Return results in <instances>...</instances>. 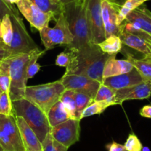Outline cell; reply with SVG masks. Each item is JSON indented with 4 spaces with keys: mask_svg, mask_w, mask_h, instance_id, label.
<instances>
[{
    "mask_svg": "<svg viewBox=\"0 0 151 151\" xmlns=\"http://www.w3.org/2000/svg\"><path fill=\"white\" fill-rule=\"evenodd\" d=\"M0 151H4V150H3L2 147L1 146V145H0Z\"/></svg>",
    "mask_w": 151,
    "mask_h": 151,
    "instance_id": "b9f144b4",
    "label": "cell"
},
{
    "mask_svg": "<svg viewBox=\"0 0 151 151\" xmlns=\"http://www.w3.org/2000/svg\"><path fill=\"white\" fill-rule=\"evenodd\" d=\"M76 91L70 89H65L60 97V101L64 104L67 111L69 113L71 119H76V103H75Z\"/></svg>",
    "mask_w": 151,
    "mask_h": 151,
    "instance_id": "484cf974",
    "label": "cell"
},
{
    "mask_svg": "<svg viewBox=\"0 0 151 151\" xmlns=\"http://www.w3.org/2000/svg\"><path fill=\"white\" fill-rule=\"evenodd\" d=\"M10 72L7 60L0 62V89L2 91L9 92L10 87Z\"/></svg>",
    "mask_w": 151,
    "mask_h": 151,
    "instance_id": "83f0119b",
    "label": "cell"
},
{
    "mask_svg": "<svg viewBox=\"0 0 151 151\" xmlns=\"http://www.w3.org/2000/svg\"><path fill=\"white\" fill-rule=\"evenodd\" d=\"M102 14L105 31V38L119 35L120 27L117 24L119 7L114 0H101Z\"/></svg>",
    "mask_w": 151,
    "mask_h": 151,
    "instance_id": "4fadbf2b",
    "label": "cell"
},
{
    "mask_svg": "<svg viewBox=\"0 0 151 151\" xmlns=\"http://www.w3.org/2000/svg\"><path fill=\"white\" fill-rule=\"evenodd\" d=\"M87 0H76L64 5L69 28L73 35V40L68 48H79L91 44L92 38L87 16Z\"/></svg>",
    "mask_w": 151,
    "mask_h": 151,
    "instance_id": "7a4b0ae2",
    "label": "cell"
},
{
    "mask_svg": "<svg viewBox=\"0 0 151 151\" xmlns=\"http://www.w3.org/2000/svg\"><path fill=\"white\" fill-rule=\"evenodd\" d=\"M21 138L26 151H42L41 142L32 128L21 116H16Z\"/></svg>",
    "mask_w": 151,
    "mask_h": 151,
    "instance_id": "e0dca14e",
    "label": "cell"
},
{
    "mask_svg": "<svg viewBox=\"0 0 151 151\" xmlns=\"http://www.w3.org/2000/svg\"><path fill=\"white\" fill-rule=\"evenodd\" d=\"M139 114L144 118L151 119V105H147L140 109Z\"/></svg>",
    "mask_w": 151,
    "mask_h": 151,
    "instance_id": "74e56055",
    "label": "cell"
},
{
    "mask_svg": "<svg viewBox=\"0 0 151 151\" xmlns=\"http://www.w3.org/2000/svg\"><path fill=\"white\" fill-rule=\"evenodd\" d=\"M1 32H2V41L7 45H10L13 38V24L10 16L5 15L1 19Z\"/></svg>",
    "mask_w": 151,
    "mask_h": 151,
    "instance_id": "f1b7e54d",
    "label": "cell"
},
{
    "mask_svg": "<svg viewBox=\"0 0 151 151\" xmlns=\"http://www.w3.org/2000/svg\"><path fill=\"white\" fill-rule=\"evenodd\" d=\"M47 119L51 128L71 119L69 113L67 111L63 103L59 100L49 110L47 114Z\"/></svg>",
    "mask_w": 151,
    "mask_h": 151,
    "instance_id": "ffe728a7",
    "label": "cell"
},
{
    "mask_svg": "<svg viewBox=\"0 0 151 151\" xmlns=\"http://www.w3.org/2000/svg\"><path fill=\"white\" fill-rule=\"evenodd\" d=\"M13 24V38L9 46L12 55L22 53H30L38 50L36 45L28 33L20 16H10Z\"/></svg>",
    "mask_w": 151,
    "mask_h": 151,
    "instance_id": "ba28073f",
    "label": "cell"
},
{
    "mask_svg": "<svg viewBox=\"0 0 151 151\" xmlns=\"http://www.w3.org/2000/svg\"><path fill=\"white\" fill-rule=\"evenodd\" d=\"M76 1V0H59V1H60L62 4H64V5L68 4V3L72 2V1Z\"/></svg>",
    "mask_w": 151,
    "mask_h": 151,
    "instance_id": "f35d334b",
    "label": "cell"
},
{
    "mask_svg": "<svg viewBox=\"0 0 151 151\" xmlns=\"http://www.w3.org/2000/svg\"><path fill=\"white\" fill-rule=\"evenodd\" d=\"M87 16L92 42L99 44L105 39V31L102 14L101 0H87Z\"/></svg>",
    "mask_w": 151,
    "mask_h": 151,
    "instance_id": "30bf717a",
    "label": "cell"
},
{
    "mask_svg": "<svg viewBox=\"0 0 151 151\" xmlns=\"http://www.w3.org/2000/svg\"><path fill=\"white\" fill-rule=\"evenodd\" d=\"M124 22L135 24L151 36V11L144 4L130 12Z\"/></svg>",
    "mask_w": 151,
    "mask_h": 151,
    "instance_id": "ac0fdd59",
    "label": "cell"
},
{
    "mask_svg": "<svg viewBox=\"0 0 151 151\" xmlns=\"http://www.w3.org/2000/svg\"><path fill=\"white\" fill-rule=\"evenodd\" d=\"M116 90H114L107 86L103 83H101L93 101H106L111 106H115V96Z\"/></svg>",
    "mask_w": 151,
    "mask_h": 151,
    "instance_id": "4316f807",
    "label": "cell"
},
{
    "mask_svg": "<svg viewBox=\"0 0 151 151\" xmlns=\"http://www.w3.org/2000/svg\"><path fill=\"white\" fill-rule=\"evenodd\" d=\"M12 55L9 46L4 44L2 41H0V62L6 60Z\"/></svg>",
    "mask_w": 151,
    "mask_h": 151,
    "instance_id": "d590c367",
    "label": "cell"
},
{
    "mask_svg": "<svg viewBox=\"0 0 151 151\" xmlns=\"http://www.w3.org/2000/svg\"><path fill=\"white\" fill-rule=\"evenodd\" d=\"M41 43L45 50H51L58 45H69L73 40V35L69 28L68 20L65 13H62L53 28L49 27L39 31Z\"/></svg>",
    "mask_w": 151,
    "mask_h": 151,
    "instance_id": "8992f818",
    "label": "cell"
},
{
    "mask_svg": "<svg viewBox=\"0 0 151 151\" xmlns=\"http://www.w3.org/2000/svg\"><path fill=\"white\" fill-rule=\"evenodd\" d=\"M65 50L70 55V61L66 67L64 75H84L103 82V70L106 62L116 55L104 53L98 44H87L79 48H68Z\"/></svg>",
    "mask_w": 151,
    "mask_h": 151,
    "instance_id": "6da1fadb",
    "label": "cell"
},
{
    "mask_svg": "<svg viewBox=\"0 0 151 151\" xmlns=\"http://www.w3.org/2000/svg\"><path fill=\"white\" fill-rule=\"evenodd\" d=\"M32 53L33 51L30 53L13 55L6 59L11 80L9 94L12 101L24 98L28 81L26 69Z\"/></svg>",
    "mask_w": 151,
    "mask_h": 151,
    "instance_id": "5b68a950",
    "label": "cell"
},
{
    "mask_svg": "<svg viewBox=\"0 0 151 151\" xmlns=\"http://www.w3.org/2000/svg\"><path fill=\"white\" fill-rule=\"evenodd\" d=\"M42 151H68V147L56 141L49 133L41 142Z\"/></svg>",
    "mask_w": 151,
    "mask_h": 151,
    "instance_id": "4dcf8cb0",
    "label": "cell"
},
{
    "mask_svg": "<svg viewBox=\"0 0 151 151\" xmlns=\"http://www.w3.org/2000/svg\"><path fill=\"white\" fill-rule=\"evenodd\" d=\"M147 1H150V0H147Z\"/></svg>",
    "mask_w": 151,
    "mask_h": 151,
    "instance_id": "f6af8a7d",
    "label": "cell"
},
{
    "mask_svg": "<svg viewBox=\"0 0 151 151\" xmlns=\"http://www.w3.org/2000/svg\"><path fill=\"white\" fill-rule=\"evenodd\" d=\"M65 90L60 80L41 85L27 86L24 98L38 106L47 114L50 108L60 100Z\"/></svg>",
    "mask_w": 151,
    "mask_h": 151,
    "instance_id": "277c9868",
    "label": "cell"
},
{
    "mask_svg": "<svg viewBox=\"0 0 151 151\" xmlns=\"http://www.w3.org/2000/svg\"><path fill=\"white\" fill-rule=\"evenodd\" d=\"M30 1L33 3L44 13L53 14L56 20L59 18V15L64 12V4H62L59 0H30Z\"/></svg>",
    "mask_w": 151,
    "mask_h": 151,
    "instance_id": "7402d4cb",
    "label": "cell"
},
{
    "mask_svg": "<svg viewBox=\"0 0 151 151\" xmlns=\"http://www.w3.org/2000/svg\"><path fill=\"white\" fill-rule=\"evenodd\" d=\"M114 1L118 4L119 7L117 24L120 27L130 12L143 4L147 0H114Z\"/></svg>",
    "mask_w": 151,
    "mask_h": 151,
    "instance_id": "603a6c76",
    "label": "cell"
},
{
    "mask_svg": "<svg viewBox=\"0 0 151 151\" xmlns=\"http://www.w3.org/2000/svg\"><path fill=\"white\" fill-rule=\"evenodd\" d=\"M12 103L15 116L23 118L42 142L51 130L47 114L38 106L25 98L12 101Z\"/></svg>",
    "mask_w": 151,
    "mask_h": 151,
    "instance_id": "3957f363",
    "label": "cell"
},
{
    "mask_svg": "<svg viewBox=\"0 0 151 151\" xmlns=\"http://www.w3.org/2000/svg\"><path fill=\"white\" fill-rule=\"evenodd\" d=\"M93 102V99L87 94H83V93L76 92L75 93V103H76V119H80L81 112L84 111L87 106L91 104ZM81 120V119H80Z\"/></svg>",
    "mask_w": 151,
    "mask_h": 151,
    "instance_id": "f546056e",
    "label": "cell"
},
{
    "mask_svg": "<svg viewBox=\"0 0 151 151\" xmlns=\"http://www.w3.org/2000/svg\"><path fill=\"white\" fill-rule=\"evenodd\" d=\"M18 10L30 24L31 27L40 30L48 27L51 20L56 22L55 16L51 13H46L41 11L30 0H20L16 3Z\"/></svg>",
    "mask_w": 151,
    "mask_h": 151,
    "instance_id": "9c48e42d",
    "label": "cell"
},
{
    "mask_svg": "<svg viewBox=\"0 0 151 151\" xmlns=\"http://www.w3.org/2000/svg\"><path fill=\"white\" fill-rule=\"evenodd\" d=\"M9 16H20L18 8H16L14 4H11L7 2V0H0V20L5 15Z\"/></svg>",
    "mask_w": 151,
    "mask_h": 151,
    "instance_id": "d6a6232c",
    "label": "cell"
},
{
    "mask_svg": "<svg viewBox=\"0 0 151 151\" xmlns=\"http://www.w3.org/2000/svg\"><path fill=\"white\" fill-rule=\"evenodd\" d=\"M150 43H151V39H150Z\"/></svg>",
    "mask_w": 151,
    "mask_h": 151,
    "instance_id": "ee69618b",
    "label": "cell"
},
{
    "mask_svg": "<svg viewBox=\"0 0 151 151\" xmlns=\"http://www.w3.org/2000/svg\"><path fill=\"white\" fill-rule=\"evenodd\" d=\"M111 105L106 101H93L84 109L80 116V119L89 117L93 115L101 114Z\"/></svg>",
    "mask_w": 151,
    "mask_h": 151,
    "instance_id": "d4e9b609",
    "label": "cell"
},
{
    "mask_svg": "<svg viewBox=\"0 0 151 151\" xmlns=\"http://www.w3.org/2000/svg\"><path fill=\"white\" fill-rule=\"evenodd\" d=\"M124 145L127 151H142L143 148L140 140L133 134L128 136Z\"/></svg>",
    "mask_w": 151,
    "mask_h": 151,
    "instance_id": "836d02e7",
    "label": "cell"
},
{
    "mask_svg": "<svg viewBox=\"0 0 151 151\" xmlns=\"http://www.w3.org/2000/svg\"><path fill=\"white\" fill-rule=\"evenodd\" d=\"M118 36L124 45L142 54V59L151 62V43L149 41L139 35L124 31H121Z\"/></svg>",
    "mask_w": 151,
    "mask_h": 151,
    "instance_id": "2e32d148",
    "label": "cell"
},
{
    "mask_svg": "<svg viewBox=\"0 0 151 151\" xmlns=\"http://www.w3.org/2000/svg\"><path fill=\"white\" fill-rule=\"evenodd\" d=\"M20 0H7V2H9L11 4H16V3L19 2Z\"/></svg>",
    "mask_w": 151,
    "mask_h": 151,
    "instance_id": "ab89813d",
    "label": "cell"
},
{
    "mask_svg": "<svg viewBox=\"0 0 151 151\" xmlns=\"http://www.w3.org/2000/svg\"><path fill=\"white\" fill-rule=\"evenodd\" d=\"M151 97V80L116 90L115 96V105H121L124 101L132 100H144Z\"/></svg>",
    "mask_w": 151,
    "mask_h": 151,
    "instance_id": "5bb4252c",
    "label": "cell"
},
{
    "mask_svg": "<svg viewBox=\"0 0 151 151\" xmlns=\"http://www.w3.org/2000/svg\"><path fill=\"white\" fill-rule=\"evenodd\" d=\"M133 69V66L127 59L118 60L115 59V56L110 58L105 63L103 70V79L109 77L116 76L121 74L130 72Z\"/></svg>",
    "mask_w": 151,
    "mask_h": 151,
    "instance_id": "d6986e66",
    "label": "cell"
},
{
    "mask_svg": "<svg viewBox=\"0 0 151 151\" xmlns=\"http://www.w3.org/2000/svg\"><path fill=\"white\" fill-rule=\"evenodd\" d=\"M0 114L7 116H15L12 100L7 91H2L0 95Z\"/></svg>",
    "mask_w": 151,
    "mask_h": 151,
    "instance_id": "1f68e13d",
    "label": "cell"
},
{
    "mask_svg": "<svg viewBox=\"0 0 151 151\" xmlns=\"http://www.w3.org/2000/svg\"><path fill=\"white\" fill-rule=\"evenodd\" d=\"M0 145L4 151H26L15 116L0 114Z\"/></svg>",
    "mask_w": 151,
    "mask_h": 151,
    "instance_id": "52a82bcc",
    "label": "cell"
},
{
    "mask_svg": "<svg viewBox=\"0 0 151 151\" xmlns=\"http://www.w3.org/2000/svg\"><path fill=\"white\" fill-rule=\"evenodd\" d=\"M106 148L108 151H126L124 145L119 144V143L113 142L112 143L107 145Z\"/></svg>",
    "mask_w": 151,
    "mask_h": 151,
    "instance_id": "8d00e7d4",
    "label": "cell"
},
{
    "mask_svg": "<svg viewBox=\"0 0 151 151\" xmlns=\"http://www.w3.org/2000/svg\"><path fill=\"white\" fill-rule=\"evenodd\" d=\"M0 41H2V32H1V20H0Z\"/></svg>",
    "mask_w": 151,
    "mask_h": 151,
    "instance_id": "60d3db41",
    "label": "cell"
},
{
    "mask_svg": "<svg viewBox=\"0 0 151 151\" xmlns=\"http://www.w3.org/2000/svg\"><path fill=\"white\" fill-rule=\"evenodd\" d=\"M99 47L104 53L108 55H117L123 48V43L118 35H113L99 43Z\"/></svg>",
    "mask_w": 151,
    "mask_h": 151,
    "instance_id": "cb8c5ba5",
    "label": "cell"
},
{
    "mask_svg": "<svg viewBox=\"0 0 151 151\" xmlns=\"http://www.w3.org/2000/svg\"><path fill=\"white\" fill-rule=\"evenodd\" d=\"M80 119H69L51 128L52 137L69 148L78 142L80 137Z\"/></svg>",
    "mask_w": 151,
    "mask_h": 151,
    "instance_id": "8fae6325",
    "label": "cell"
},
{
    "mask_svg": "<svg viewBox=\"0 0 151 151\" xmlns=\"http://www.w3.org/2000/svg\"><path fill=\"white\" fill-rule=\"evenodd\" d=\"M144 81L147 80L144 79L137 69L133 67L130 72L127 73L104 78L102 83L113 89L118 90L137 85Z\"/></svg>",
    "mask_w": 151,
    "mask_h": 151,
    "instance_id": "9a60e30c",
    "label": "cell"
},
{
    "mask_svg": "<svg viewBox=\"0 0 151 151\" xmlns=\"http://www.w3.org/2000/svg\"><path fill=\"white\" fill-rule=\"evenodd\" d=\"M60 81L65 89L87 94L93 99H94L101 85V83L98 81L79 75H64Z\"/></svg>",
    "mask_w": 151,
    "mask_h": 151,
    "instance_id": "7c38bea8",
    "label": "cell"
},
{
    "mask_svg": "<svg viewBox=\"0 0 151 151\" xmlns=\"http://www.w3.org/2000/svg\"><path fill=\"white\" fill-rule=\"evenodd\" d=\"M126 151H127V150H126Z\"/></svg>",
    "mask_w": 151,
    "mask_h": 151,
    "instance_id": "bcb514c9",
    "label": "cell"
},
{
    "mask_svg": "<svg viewBox=\"0 0 151 151\" xmlns=\"http://www.w3.org/2000/svg\"><path fill=\"white\" fill-rule=\"evenodd\" d=\"M1 93H2V91H1V90L0 89V95H1Z\"/></svg>",
    "mask_w": 151,
    "mask_h": 151,
    "instance_id": "7bdbcfd3",
    "label": "cell"
},
{
    "mask_svg": "<svg viewBox=\"0 0 151 151\" xmlns=\"http://www.w3.org/2000/svg\"><path fill=\"white\" fill-rule=\"evenodd\" d=\"M70 61V55L67 50L59 54L56 59V65L58 66L65 67L68 66Z\"/></svg>",
    "mask_w": 151,
    "mask_h": 151,
    "instance_id": "e575fe53",
    "label": "cell"
},
{
    "mask_svg": "<svg viewBox=\"0 0 151 151\" xmlns=\"http://www.w3.org/2000/svg\"><path fill=\"white\" fill-rule=\"evenodd\" d=\"M121 52L125 56L126 59L129 60L133 64V67L136 68L138 72L140 73L142 78L144 80H151V62L148 60H145L142 58H136L129 52L128 51H125L121 49Z\"/></svg>",
    "mask_w": 151,
    "mask_h": 151,
    "instance_id": "44dd1931",
    "label": "cell"
}]
</instances>
